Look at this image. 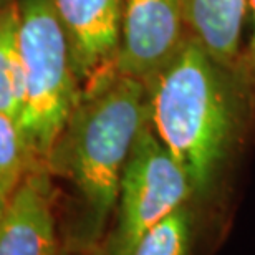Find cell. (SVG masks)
<instances>
[{"instance_id": "cell-1", "label": "cell", "mask_w": 255, "mask_h": 255, "mask_svg": "<svg viewBox=\"0 0 255 255\" xmlns=\"http://www.w3.org/2000/svg\"><path fill=\"white\" fill-rule=\"evenodd\" d=\"M147 121L144 81L113 70L81 88L45 161L48 174L70 187L68 201L58 211L63 249L85 251L103 244L118 202L121 174Z\"/></svg>"}, {"instance_id": "cell-2", "label": "cell", "mask_w": 255, "mask_h": 255, "mask_svg": "<svg viewBox=\"0 0 255 255\" xmlns=\"http://www.w3.org/2000/svg\"><path fill=\"white\" fill-rule=\"evenodd\" d=\"M221 68L187 35L179 53L146 85L149 123L187 172L194 197L211 191L236 134V111Z\"/></svg>"}, {"instance_id": "cell-3", "label": "cell", "mask_w": 255, "mask_h": 255, "mask_svg": "<svg viewBox=\"0 0 255 255\" xmlns=\"http://www.w3.org/2000/svg\"><path fill=\"white\" fill-rule=\"evenodd\" d=\"M17 3L25 70V106L18 125L33 154L45 164L81 90L53 0Z\"/></svg>"}, {"instance_id": "cell-4", "label": "cell", "mask_w": 255, "mask_h": 255, "mask_svg": "<svg viewBox=\"0 0 255 255\" xmlns=\"http://www.w3.org/2000/svg\"><path fill=\"white\" fill-rule=\"evenodd\" d=\"M192 197L187 172L147 121L126 161L113 221L101 246L108 255H129L149 229Z\"/></svg>"}, {"instance_id": "cell-5", "label": "cell", "mask_w": 255, "mask_h": 255, "mask_svg": "<svg viewBox=\"0 0 255 255\" xmlns=\"http://www.w3.org/2000/svg\"><path fill=\"white\" fill-rule=\"evenodd\" d=\"M181 0H125L115 71L151 83L187 38Z\"/></svg>"}, {"instance_id": "cell-6", "label": "cell", "mask_w": 255, "mask_h": 255, "mask_svg": "<svg viewBox=\"0 0 255 255\" xmlns=\"http://www.w3.org/2000/svg\"><path fill=\"white\" fill-rule=\"evenodd\" d=\"M81 88L115 70L125 0H53Z\"/></svg>"}, {"instance_id": "cell-7", "label": "cell", "mask_w": 255, "mask_h": 255, "mask_svg": "<svg viewBox=\"0 0 255 255\" xmlns=\"http://www.w3.org/2000/svg\"><path fill=\"white\" fill-rule=\"evenodd\" d=\"M58 194L47 167L25 177L0 206V255H62Z\"/></svg>"}, {"instance_id": "cell-8", "label": "cell", "mask_w": 255, "mask_h": 255, "mask_svg": "<svg viewBox=\"0 0 255 255\" xmlns=\"http://www.w3.org/2000/svg\"><path fill=\"white\" fill-rule=\"evenodd\" d=\"M187 33L214 62L229 68L241 53L249 0H181Z\"/></svg>"}, {"instance_id": "cell-9", "label": "cell", "mask_w": 255, "mask_h": 255, "mask_svg": "<svg viewBox=\"0 0 255 255\" xmlns=\"http://www.w3.org/2000/svg\"><path fill=\"white\" fill-rule=\"evenodd\" d=\"M25 106V70L20 50L17 0H3L0 13V115L20 121Z\"/></svg>"}, {"instance_id": "cell-10", "label": "cell", "mask_w": 255, "mask_h": 255, "mask_svg": "<svg viewBox=\"0 0 255 255\" xmlns=\"http://www.w3.org/2000/svg\"><path fill=\"white\" fill-rule=\"evenodd\" d=\"M38 167H45V164L33 154L18 121L0 115V206Z\"/></svg>"}, {"instance_id": "cell-11", "label": "cell", "mask_w": 255, "mask_h": 255, "mask_svg": "<svg viewBox=\"0 0 255 255\" xmlns=\"http://www.w3.org/2000/svg\"><path fill=\"white\" fill-rule=\"evenodd\" d=\"M194 212L191 202L149 229L129 255H191Z\"/></svg>"}, {"instance_id": "cell-12", "label": "cell", "mask_w": 255, "mask_h": 255, "mask_svg": "<svg viewBox=\"0 0 255 255\" xmlns=\"http://www.w3.org/2000/svg\"><path fill=\"white\" fill-rule=\"evenodd\" d=\"M249 17H251V38L247 43L246 65L255 78V0H249Z\"/></svg>"}, {"instance_id": "cell-13", "label": "cell", "mask_w": 255, "mask_h": 255, "mask_svg": "<svg viewBox=\"0 0 255 255\" xmlns=\"http://www.w3.org/2000/svg\"><path fill=\"white\" fill-rule=\"evenodd\" d=\"M62 255H108L103 246L93 247V249H85V251H71V249H63Z\"/></svg>"}]
</instances>
